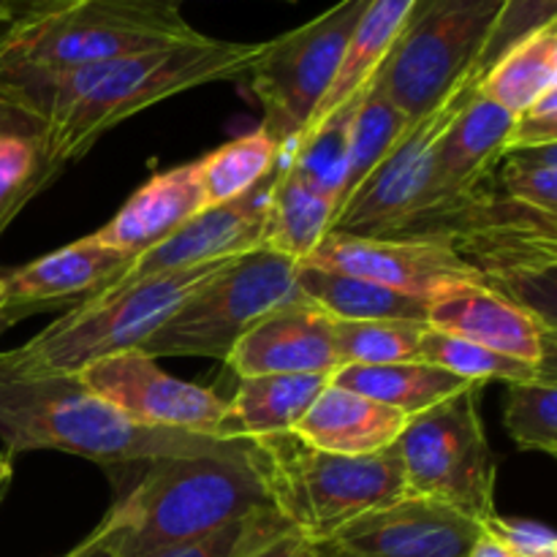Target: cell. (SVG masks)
I'll return each mask as SVG.
<instances>
[{
  "label": "cell",
  "instance_id": "7bdbcfd3",
  "mask_svg": "<svg viewBox=\"0 0 557 557\" xmlns=\"http://www.w3.org/2000/svg\"><path fill=\"white\" fill-rule=\"evenodd\" d=\"M471 557H517V555L509 553V549H506L504 544H498V542H495V539L484 536V533H482V539H479L476 547H473Z\"/></svg>",
  "mask_w": 557,
  "mask_h": 557
},
{
  "label": "cell",
  "instance_id": "ee69618b",
  "mask_svg": "<svg viewBox=\"0 0 557 557\" xmlns=\"http://www.w3.org/2000/svg\"><path fill=\"white\" fill-rule=\"evenodd\" d=\"M11 479H14V457L0 451V500H3L5 493H9Z\"/></svg>",
  "mask_w": 557,
  "mask_h": 557
},
{
  "label": "cell",
  "instance_id": "30bf717a",
  "mask_svg": "<svg viewBox=\"0 0 557 557\" xmlns=\"http://www.w3.org/2000/svg\"><path fill=\"white\" fill-rule=\"evenodd\" d=\"M370 0H341L297 30L267 41L250 71V90L264 107L261 128L286 150L299 139L346 54L348 38Z\"/></svg>",
  "mask_w": 557,
  "mask_h": 557
},
{
  "label": "cell",
  "instance_id": "8d00e7d4",
  "mask_svg": "<svg viewBox=\"0 0 557 557\" xmlns=\"http://www.w3.org/2000/svg\"><path fill=\"white\" fill-rule=\"evenodd\" d=\"M557 22V0H506L504 11L495 20L493 33H490L487 44H484L482 54L476 60L473 76L482 79L484 71L504 58L511 47L525 41L528 36L539 33L542 27L555 25Z\"/></svg>",
  "mask_w": 557,
  "mask_h": 557
},
{
  "label": "cell",
  "instance_id": "83f0119b",
  "mask_svg": "<svg viewBox=\"0 0 557 557\" xmlns=\"http://www.w3.org/2000/svg\"><path fill=\"white\" fill-rule=\"evenodd\" d=\"M557 87V22L528 36L495 60L476 90L515 117Z\"/></svg>",
  "mask_w": 557,
  "mask_h": 557
},
{
  "label": "cell",
  "instance_id": "bcb514c9",
  "mask_svg": "<svg viewBox=\"0 0 557 557\" xmlns=\"http://www.w3.org/2000/svg\"><path fill=\"white\" fill-rule=\"evenodd\" d=\"M297 557H332L330 553H326V549L324 547H319V544H305V547H302V553H299Z\"/></svg>",
  "mask_w": 557,
  "mask_h": 557
},
{
  "label": "cell",
  "instance_id": "f6af8a7d",
  "mask_svg": "<svg viewBox=\"0 0 557 557\" xmlns=\"http://www.w3.org/2000/svg\"><path fill=\"white\" fill-rule=\"evenodd\" d=\"M98 533H101V525H96V528H92V531L87 533V536L82 539V542L76 544V547H71L69 553H63V555H60V557H82V555L87 553V549H90V544L96 542V539H98Z\"/></svg>",
  "mask_w": 557,
  "mask_h": 557
},
{
  "label": "cell",
  "instance_id": "836d02e7",
  "mask_svg": "<svg viewBox=\"0 0 557 557\" xmlns=\"http://www.w3.org/2000/svg\"><path fill=\"white\" fill-rule=\"evenodd\" d=\"M504 428L517 449L557 455V379H531L506 389Z\"/></svg>",
  "mask_w": 557,
  "mask_h": 557
},
{
  "label": "cell",
  "instance_id": "3957f363",
  "mask_svg": "<svg viewBox=\"0 0 557 557\" xmlns=\"http://www.w3.org/2000/svg\"><path fill=\"white\" fill-rule=\"evenodd\" d=\"M237 259L207 261L125 286H107L103 292L82 299L27 343L11 351H0V381L76 375L98 359L136 351L201 286L215 281Z\"/></svg>",
  "mask_w": 557,
  "mask_h": 557
},
{
  "label": "cell",
  "instance_id": "e0dca14e",
  "mask_svg": "<svg viewBox=\"0 0 557 557\" xmlns=\"http://www.w3.org/2000/svg\"><path fill=\"white\" fill-rule=\"evenodd\" d=\"M237 379L250 375H332L341 368L335 319L308 297L256 321L223 359Z\"/></svg>",
  "mask_w": 557,
  "mask_h": 557
},
{
  "label": "cell",
  "instance_id": "8fae6325",
  "mask_svg": "<svg viewBox=\"0 0 557 557\" xmlns=\"http://www.w3.org/2000/svg\"><path fill=\"white\" fill-rule=\"evenodd\" d=\"M476 76L457 85L433 112L406 131L389 156L370 172L351 199L332 218L330 232L359 237H392L406 218H411L430 196L433 150L446 125L476 90Z\"/></svg>",
  "mask_w": 557,
  "mask_h": 557
},
{
  "label": "cell",
  "instance_id": "ffe728a7",
  "mask_svg": "<svg viewBox=\"0 0 557 557\" xmlns=\"http://www.w3.org/2000/svg\"><path fill=\"white\" fill-rule=\"evenodd\" d=\"M509 128L511 114L490 101L487 96L473 90L435 141L433 180H430V196L424 205L471 190L493 177L495 166L504 156Z\"/></svg>",
  "mask_w": 557,
  "mask_h": 557
},
{
  "label": "cell",
  "instance_id": "d6986e66",
  "mask_svg": "<svg viewBox=\"0 0 557 557\" xmlns=\"http://www.w3.org/2000/svg\"><path fill=\"white\" fill-rule=\"evenodd\" d=\"M207 205L196 161L158 172L120 207L117 215L98 228L92 237L114 250L139 259L147 250L166 243Z\"/></svg>",
  "mask_w": 557,
  "mask_h": 557
},
{
  "label": "cell",
  "instance_id": "ba28073f",
  "mask_svg": "<svg viewBox=\"0 0 557 557\" xmlns=\"http://www.w3.org/2000/svg\"><path fill=\"white\" fill-rule=\"evenodd\" d=\"M473 384L406 422L395 441L408 495L435 500L482 522L495 511V457L479 417Z\"/></svg>",
  "mask_w": 557,
  "mask_h": 557
},
{
  "label": "cell",
  "instance_id": "9a60e30c",
  "mask_svg": "<svg viewBox=\"0 0 557 557\" xmlns=\"http://www.w3.org/2000/svg\"><path fill=\"white\" fill-rule=\"evenodd\" d=\"M277 169H281V163H277ZM277 169L237 199L205 207L166 243L141 253L131 264V270L112 286L145 281V277L161 275V272L188 270V267L207 264V261L237 259V256L259 250L264 245L267 210H270Z\"/></svg>",
  "mask_w": 557,
  "mask_h": 557
},
{
  "label": "cell",
  "instance_id": "8992f818",
  "mask_svg": "<svg viewBox=\"0 0 557 557\" xmlns=\"http://www.w3.org/2000/svg\"><path fill=\"white\" fill-rule=\"evenodd\" d=\"M180 5L183 0H71L5 25L0 71L79 69L205 38Z\"/></svg>",
  "mask_w": 557,
  "mask_h": 557
},
{
  "label": "cell",
  "instance_id": "7c38bea8",
  "mask_svg": "<svg viewBox=\"0 0 557 557\" xmlns=\"http://www.w3.org/2000/svg\"><path fill=\"white\" fill-rule=\"evenodd\" d=\"M74 379L87 392L125 413L131 422L221 438L218 433L226 413V400L205 386L174 379L139 348L98 359L79 370Z\"/></svg>",
  "mask_w": 557,
  "mask_h": 557
},
{
  "label": "cell",
  "instance_id": "5bb4252c",
  "mask_svg": "<svg viewBox=\"0 0 557 557\" xmlns=\"http://www.w3.org/2000/svg\"><path fill=\"white\" fill-rule=\"evenodd\" d=\"M482 525L435 500L406 495L397 504L368 511L324 547L332 557H471Z\"/></svg>",
  "mask_w": 557,
  "mask_h": 557
},
{
  "label": "cell",
  "instance_id": "e575fe53",
  "mask_svg": "<svg viewBox=\"0 0 557 557\" xmlns=\"http://www.w3.org/2000/svg\"><path fill=\"white\" fill-rule=\"evenodd\" d=\"M493 180L506 199L557 215V145L504 152Z\"/></svg>",
  "mask_w": 557,
  "mask_h": 557
},
{
  "label": "cell",
  "instance_id": "7402d4cb",
  "mask_svg": "<svg viewBox=\"0 0 557 557\" xmlns=\"http://www.w3.org/2000/svg\"><path fill=\"white\" fill-rule=\"evenodd\" d=\"M417 3L419 0H370L364 14L359 16L357 27H354L351 38H348L346 54H343L341 69H337L330 90L321 98L315 112L310 114L299 139L315 134L335 114L348 109V103H357L364 96L370 82L379 76L381 65L386 63V58L395 49L397 38H400L406 22L411 20Z\"/></svg>",
  "mask_w": 557,
  "mask_h": 557
},
{
  "label": "cell",
  "instance_id": "ac0fdd59",
  "mask_svg": "<svg viewBox=\"0 0 557 557\" xmlns=\"http://www.w3.org/2000/svg\"><path fill=\"white\" fill-rule=\"evenodd\" d=\"M134 261V256L109 248L90 234L30 264L0 272V324H14L49 305L92 297L117 283Z\"/></svg>",
  "mask_w": 557,
  "mask_h": 557
},
{
  "label": "cell",
  "instance_id": "44dd1931",
  "mask_svg": "<svg viewBox=\"0 0 557 557\" xmlns=\"http://www.w3.org/2000/svg\"><path fill=\"white\" fill-rule=\"evenodd\" d=\"M408 417L357 392L326 384L294 435L313 449L343 457H370L392 449Z\"/></svg>",
  "mask_w": 557,
  "mask_h": 557
},
{
  "label": "cell",
  "instance_id": "d590c367",
  "mask_svg": "<svg viewBox=\"0 0 557 557\" xmlns=\"http://www.w3.org/2000/svg\"><path fill=\"white\" fill-rule=\"evenodd\" d=\"M288 528L292 525L275 509H261L256 515L232 522V525L218 528L207 536L174 544V547L152 553L150 557H245L259 549L261 544L286 533Z\"/></svg>",
  "mask_w": 557,
  "mask_h": 557
},
{
  "label": "cell",
  "instance_id": "5b68a950",
  "mask_svg": "<svg viewBox=\"0 0 557 557\" xmlns=\"http://www.w3.org/2000/svg\"><path fill=\"white\" fill-rule=\"evenodd\" d=\"M253 449L272 506L310 544L408 495L395 449L343 457L313 449L294 433L256 438Z\"/></svg>",
  "mask_w": 557,
  "mask_h": 557
},
{
  "label": "cell",
  "instance_id": "c3c4849f",
  "mask_svg": "<svg viewBox=\"0 0 557 557\" xmlns=\"http://www.w3.org/2000/svg\"><path fill=\"white\" fill-rule=\"evenodd\" d=\"M0 330H5V326H3V324H0Z\"/></svg>",
  "mask_w": 557,
  "mask_h": 557
},
{
  "label": "cell",
  "instance_id": "4fadbf2b",
  "mask_svg": "<svg viewBox=\"0 0 557 557\" xmlns=\"http://www.w3.org/2000/svg\"><path fill=\"white\" fill-rule=\"evenodd\" d=\"M299 267H319V270L364 277L430 302L457 286L484 283V277L468 261L444 245L341 232H326V237Z\"/></svg>",
  "mask_w": 557,
  "mask_h": 557
},
{
  "label": "cell",
  "instance_id": "f1b7e54d",
  "mask_svg": "<svg viewBox=\"0 0 557 557\" xmlns=\"http://www.w3.org/2000/svg\"><path fill=\"white\" fill-rule=\"evenodd\" d=\"M411 120H408L406 114L395 107V101L386 96L384 87L375 79L370 82L362 101L354 109L351 128H348V166L337 210L351 199L354 190L370 177V172L389 156L392 147L406 136V131L411 128Z\"/></svg>",
  "mask_w": 557,
  "mask_h": 557
},
{
  "label": "cell",
  "instance_id": "7dc6e473",
  "mask_svg": "<svg viewBox=\"0 0 557 557\" xmlns=\"http://www.w3.org/2000/svg\"><path fill=\"white\" fill-rule=\"evenodd\" d=\"M283 3H294V0H283Z\"/></svg>",
  "mask_w": 557,
  "mask_h": 557
},
{
  "label": "cell",
  "instance_id": "cb8c5ba5",
  "mask_svg": "<svg viewBox=\"0 0 557 557\" xmlns=\"http://www.w3.org/2000/svg\"><path fill=\"white\" fill-rule=\"evenodd\" d=\"M60 172L49 156L47 125L0 103V234Z\"/></svg>",
  "mask_w": 557,
  "mask_h": 557
},
{
  "label": "cell",
  "instance_id": "ab89813d",
  "mask_svg": "<svg viewBox=\"0 0 557 557\" xmlns=\"http://www.w3.org/2000/svg\"><path fill=\"white\" fill-rule=\"evenodd\" d=\"M71 0H0V25H14V22L30 20V16L47 14L60 9Z\"/></svg>",
  "mask_w": 557,
  "mask_h": 557
},
{
  "label": "cell",
  "instance_id": "f546056e",
  "mask_svg": "<svg viewBox=\"0 0 557 557\" xmlns=\"http://www.w3.org/2000/svg\"><path fill=\"white\" fill-rule=\"evenodd\" d=\"M281 161L283 147L264 128H256L253 134H245L207 152L196 161L207 205L212 207L237 199L256 183H261L267 174L275 172Z\"/></svg>",
  "mask_w": 557,
  "mask_h": 557
},
{
  "label": "cell",
  "instance_id": "52a82bcc",
  "mask_svg": "<svg viewBox=\"0 0 557 557\" xmlns=\"http://www.w3.org/2000/svg\"><path fill=\"white\" fill-rule=\"evenodd\" d=\"M506 0H419L379 82L411 123L471 79ZM479 79V76H476Z\"/></svg>",
  "mask_w": 557,
  "mask_h": 557
},
{
  "label": "cell",
  "instance_id": "74e56055",
  "mask_svg": "<svg viewBox=\"0 0 557 557\" xmlns=\"http://www.w3.org/2000/svg\"><path fill=\"white\" fill-rule=\"evenodd\" d=\"M479 525H482L484 536L504 544L517 557H557V536L542 522L493 511Z\"/></svg>",
  "mask_w": 557,
  "mask_h": 557
},
{
  "label": "cell",
  "instance_id": "4316f807",
  "mask_svg": "<svg viewBox=\"0 0 557 557\" xmlns=\"http://www.w3.org/2000/svg\"><path fill=\"white\" fill-rule=\"evenodd\" d=\"M332 218H335V205L315 188H310L281 161L275 188L270 196V210H267L261 248L275 250L299 267L326 237Z\"/></svg>",
  "mask_w": 557,
  "mask_h": 557
},
{
  "label": "cell",
  "instance_id": "d6a6232c",
  "mask_svg": "<svg viewBox=\"0 0 557 557\" xmlns=\"http://www.w3.org/2000/svg\"><path fill=\"white\" fill-rule=\"evenodd\" d=\"M428 326L419 321H335L341 368L419 362V343Z\"/></svg>",
  "mask_w": 557,
  "mask_h": 557
},
{
  "label": "cell",
  "instance_id": "d4e9b609",
  "mask_svg": "<svg viewBox=\"0 0 557 557\" xmlns=\"http://www.w3.org/2000/svg\"><path fill=\"white\" fill-rule=\"evenodd\" d=\"M330 384L370 397L386 408H395L408 419L473 386L471 381L428 362L346 364L332 373Z\"/></svg>",
  "mask_w": 557,
  "mask_h": 557
},
{
  "label": "cell",
  "instance_id": "7a4b0ae2",
  "mask_svg": "<svg viewBox=\"0 0 557 557\" xmlns=\"http://www.w3.org/2000/svg\"><path fill=\"white\" fill-rule=\"evenodd\" d=\"M0 441L5 455L54 449L98 466L161 457H253V441H221L185 430L145 428L87 392L74 375L0 381Z\"/></svg>",
  "mask_w": 557,
  "mask_h": 557
},
{
  "label": "cell",
  "instance_id": "f35d334b",
  "mask_svg": "<svg viewBox=\"0 0 557 557\" xmlns=\"http://www.w3.org/2000/svg\"><path fill=\"white\" fill-rule=\"evenodd\" d=\"M553 145H557V87L544 92L525 112L511 117V128L504 141V152L533 150V147Z\"/></svg>",
  "mask_w": 557,
  "mask_h": 557
},
{
  "label": "cell",
  "instance_id": "1f68e13d",
  "mask_svg": "<svg viewBox=\"0 0 557 557\" xmlns=\"http://www.w3.org/2000/svg\"><path fill=\"white\" fill-rule=\"evenodd\" d=\"M362 101V98H359ZM357 101V103H359ZM357 103H348L341 114L321 125L315 134L302 136L294 145L283 150V163L292 169L299 180L319 190L321 196L335 205H341L343 180H346L348 166V128H351V117Z\"/></svg>",
  "mask_w": 557,
  "mask_h": 557
},
{
  "label": "cell",
  "instance_id": "484cf974",
  "mask_svg": "<svg viewBox=\"0 0 557 557\" xmlns=\"http://www.w3.org/2000/svg\"><path fill=\"white\" fill-rule=\"evenodd\" d=\"M299 292L335 321H419L428 324L430 299L411 297L343 272L297 267Z\"/></svg>",
  "mask_w": 557,
  "mask_h": 557
},
{
  "label": "cell",
  "instance_id": "6da1fadb",
  "mask_svg": "<svg viewBox=\"0 0 557 557\" xmlns=\"http://www.w3.org/2000/svg\"><path fill=\"white\" fill-rule=\"evenodd\" d=\"M267 41L199 38L79 69L0 71V103L47 125L49 156L65 166L87 156L107 131L177 92L248 76Z\"/></svg>",
  "mask_w": 557,
  "mask_h": 557
},
{
  "label": "cell",
  "instance_id": "9c48e42d",
  "mask_svg": "<svg viewBox=\"0 0 557 557\" xmlns=\"http://www.w3.org/2000/svg\"><path fill=\"white\" fill-rule=\"evenodd\" d=\"M302 297L297 264L275 250L259 248L239 256L215 281L201 286L141 343L139 351L152 359L212 357L223 362L256 321Z\"/></svg>",
  "mask_w": 557,
  "mask_h": 557
},
{
  "label": "cell",
  "instance_id": "277c9868",
  "mask_svg": "<svg viewBox=\"0 0 557 557\" xmlns=\"http://www.w3.org/2000/svg\"><path fill=\"white\" fill-rule=\"evenodd\" d=\"M141 466L145 476L114 500L123 515L114 531L120 557H150L261 509H275L256 455L161 457Z\"/></svg>",
  "mask_w": 557,
  "mask_h": 557
},
{
  "label": "cell",
  "instance_id": "b9f144b4",
  "mask_svg": "<svg viewBox=\"0 0 557 557\" xmlns=\"http://www.w3.org/2000/svg\"><path fill=\"white\" fill-rule=\"evenodd\" d=\"M305 539L299 536L294 528H288L286 533H281V536H275L272 542L261 544L259 549H253V553H248L245 557H297L299 553H302L305 547Z\"/></svg>",
  "mask_w": 557,
  "mask_h": 557
},
{
  "label": "cell",
  "instance_id": "603a6c76",
  "mask_svg": "<svg viewBox=\"0 0 557 557\" xmlns=\"http://www.w3.org/2000/svg\"><path fill=\"white\" fill-rule=\"evenodd\" d=\"M332 375H250L239 379L221 422L223 441L294 433Z\"/></svg>",
  "mask_w": 557,
  "mask_h": 557
},
{
  "label": "cell",
  "instance_id": "4dcf8cb0",
  "mask_svg": "<svg viewBox=\"0 0 557 557\" xmlns=\"http://www.w3.org/2000/svg\"><path fill=\"white\" fill-rule=\"evenodd\" d=\"M419 362L449 370V373L460 375V379L471 381V384H487V381L517 384V381L531 379H557V370H544L536 368V364L520 362V359L504 357V354L490 351V348L479 346V343L433 330V326H428L422 343H419Z\"/></svg>",
  "mask_w": 557,
  "mask_h": 557
},
{
  "label": "cell",
  "instance_id": "60d3db41",
  "mask_svg": "<svg viewBox=\"0 0 557 557\" xmlns=\"http://www.w3.org/2000/svg\"><path fill=\"white\" fill-rule=\"evenodd\" d=\"M120 522H123V515H120V506L114 504L112 509L107 511V517L98 522V525H101V533H98L96 542L90 544V549L82 557H120L117 547H114V531L120 528Z\"/></svg>",
  "mask_w": 557,
  "mask_h": 557
},
{
  "label": "cell",
  "instance_id": "2e32d148",
  "mask_svg": "<svg viewBox=\"0 0 557 557\" xmlns=\"http://www.w3.org/2000/svg\"><path fill=\"white\" fill-rule=\"evenodd\" d=\"M428 324L504 357L544 370L557 368L555 326L533 310L511 302L487 283H468L435 297L430 302Z\"/></svg>",
  "mask_w": 557,
  "mask_h": 557
}]
</instances>
